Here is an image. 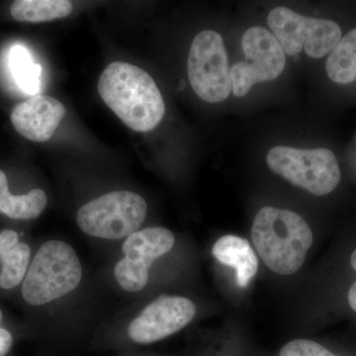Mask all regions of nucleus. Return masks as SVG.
Masks as SVG:
<instances>
[{"instance_id": "7ed1b4c3", "label": "nucleus", "mask_w": 356, "mask_h": 356, "mask_svg": "<svg viewBox=\"0 0 356 356\" xmlns=\"http://www.w3.org/2000/svg\"><path fill=\"white\" fill-rule=\"evenodd\" d=\"M81 277L83 267L76 250L67 243L49 241L33 259L21 293L29 305H44L76 289Z\"/></svg>"}, {"instance_id": "9d476101", "label": "nucleus", "mask_w": 356, "mask_h": 356, "mask_svg": "<svg viewBox=\"0 0 356 356\" xmlns=\"http://www.w3.org/2000/svg\"><path fill=\"white\" fill-rule=\"evenodd\" d=\"M196 307L179 296H161L149 304L129 325V336L138 343H153L172 336L193 320Z\"/></svg>"}, {"instance_id": "1a4fd4ad", "label": "nucleus", "mask_w": 356, "mask_h": 356, "mask_svg": "<svg viewBox=\"0 0 356 356\" xmlns=\"http://www.w3.org/2000/svg\"><path fill=\"white\" fill-rule=\"evenodd\" d=\"M175 236L170 229L154 227L137 231L129 236L122 250L125 255L114 269L115 278L124 290L138 292L149 280L153 262L168 254L175 245Z\"/></svg>"}, {"instance_id": "f257e3e1", "label": "nucleus", "mask_w": 356, "mask_h": 356, "mask_svg": "<svg viewBox=\"0 0 356 356\" xmlns=\"http://www.w3.org/2000/svg\"><path fill=\"white\" fill-rule=\"evenodd\" d=\"M98 92L129 128L149 132L163 120L165 105L153 77L125 62H113L100 76Z\"/></svg>"}, {"instance_id": "f03ea898", "label": "nucleus", "mask_w": 356, "mask_h": 356, "mask_svg": "<svg viewBox=\"0 0 356 356\" xmlns=\"http://www.w3.org/2000/svg\"><path fill=\"white\" fill-rule=\"evenodd\" d=\"M252 238L255 250L269 269L290 275L303 266L313 243V233L297 213L264 207L254 218Z\"/></svg>"}, {"instance_id": "0eeeda50", "label": "nucleus", "mask_w": 356, "mask_h": 356, "mask_svg": "<svg viewBox=\"0 0 356 356\" xmlns=\"http://www.w3.org/2000/svg\"><path fill=\"white\" fill-rule=\"evenodd\" d=\"M187 70L192 88L204 102H224L233 90L228 56L222 36L216 31L205 30L194 38Z\"/></svg>"}, {"instance_id": "f8f14e48", "label": "nucleus", "mask_w": 356, "mask_h": 356, "mask_svg": "<svg viewBox=\"0 0 356 356\" xmlns=\"http://www.w3.org/2000/svg\"><path fill=\"white\" fill-rule=\"evenodd\" d=\"M212 254L222 264L235 269L238 286L247 287L259 270V259L254 248L240 236H222L213 247Z\"/></svg>"}, {"instance_id": "39448f33", "label": "nucleus", "mask_w": 356, "mask_h": 356, "mask_svg": "<svg viewBox=\"0 0 356 356\" xmlns=\"http://www.w3.org/2000/svg\"><path fill=\"white\" fill-rule=\"evenodd\" d=\"M146 200L131 191H115L83 205L76 221L84 233L95 238L119 240L136 233L147 217Z\"/></svg>"}, {"instance_id": "dca6fc26", "label": "nucleus", "mask_w": 356, "mask_h": 356, "mask_svg": "<svg viewBox=\"0 0 356 356\" xmlns=\"http://www.w3.org/2000/svg\"><path fill=\"white\" fill-rule=\"evenodd\" d=\"M9 69L15 83L26 95H38L42 67L33 60L31 54L22 44H15L9 53Z\"/></svg>"}, {"instance_id": "6ab92c4d", "label": "nucleus", "mask_w": 356, "mask_h": 356, "mask_svg": "<svg viewBox=\"0 0 356 356\" xmlns=\"http://www.w3.org/2000/svg\"><path fill=\"white\" fill-rule=\"evenodd\" d=\"M19 243V236L13 229H3L0 232V254L6 250L13 248Z\"/></svg>"}, {"instance_id": "2eb2a0df", "label": "nucleus", "mask_w": 356, "mask_h": 356, "mask_svg": "<svg viewBox=\"0 0 356 356\" xmlns=\"http://www.w3.org/2000/svg\"><path fill=\"white\" fill-rule=\"evenodd\" d=\"M327 76L334 83L348 84L356 79V28L341 39L325 63Z\"/></svg>"}, {"instance_id": "9b49d317", "label": "nucleus", "mask_w": 356, "mask_h": 356, "mask_svg": "<svg viewBox=\"0 0 356 356\" xmlns=\"http://www.w3.org/2000/svg\"><path fill=\"white\" fill-rule=\"evenodd\" d=\"M65 112V105L56 98L36 95L16 105L10 119L14 129L25 139L44 143L53 137Z\"/></svg>"}, {"instance_id": "423d86ee", "label": "nucleus", "mask_w": 356, "mask_h": 356, "mask_svg": "<svg viewBox=\"0 0 356 356\" xmlns=\"http://www.w3.org/2000/svg\"><path fill=\"white\" fill-rule=\"evenodd\" d=\"M284 54L298 55L305 49L311 58L325 57L341 39V29L334 21L305 17L286 7H276L267 20Z\"/></svg>"}, {"instance_id": "aec40b11", "label": "nucleus", "mask_w": 356, "mask_h": 356, "mask_svg": "<svg viewBox=\"0 0 356 356\" xmlns=\"http://www.w3.org/2000/svg\"><path fill=\"white\" fill-rule=\"evenodd\" d=\"M13 343L11 332L0 327V356H6L10 350Z\"/></svg>"}, {"instance_id": "f3484780", "label": "nucleus", "mask_w": 356, "mask_h": 356, "mask_svg": "<svg viewBox=\"0 0 356 356\" xmlns=\"http://www.w3.org/2000/svg\"><path fill=\"white\" fill-rule=\"evenodd\" d=\"M31 250L25 243H18L0 255V288L13 289L23 282L30 266Z\"/></svg>"}, {"instance_id": "a211bd4d", "label": "nucleus", "mask_w": 356, "mask_h": 356, "mask_svg": "<svg viewBox=\"0 0 356 356\" xmlns=\"http://www.w3.org/2000/svg\"><path fill=\"white\" fill-rule=\"evenodd\" d=\"M280 356H337L316 341L295 339L283 346Z\"/></svg>"}, {"instance_id": "6e6552de", "label": "nucleus", "mask_w": 356, "mask_h": 356, "mask_svg": "<svg viewBox=\"0 0 356 356\" xmlns=\"http://www.w3.org/2000/svg\"><path fill=\"white\" fill-rule=\"evenodd\" d=\"M242 47L245 60L236 63L231 69L232 86L238 97L247 95L254 84L277 79L286 65L284 51L266 28L247 30Z\"/></svg>"}, {"instance_id": "ddd939ff", "label": "nucleus", "mask_w": 356, "mask_h": 356, "mask_svg": "<svg viewBox=\"0 0 356 356\" xmlns=\"http://www.w3.org/2000/svg\"><path fill=\"white\" fill-rule=\"evenodd\" d=\"M48 203L46 192L32 189L23 195H13L9 191L6 173L0 170V213L14 220H32L43 213Z\"/></svg>"}, {"instance_id": "412c9836", "label": "nucleus", "mask_w": 356, "mask_h": 356, "mask_svg": "<svg viewBox=\"0 0 356 356\" xmlns=\"http://www.w3.org/2000/svg\"><path fill=\"white\" fill-rule=\"evenodd\" d=\"M350 264L353 268L356 271V248L353 250V254H351ZM348 300L350 308L356 313V281L351 285L350 290H348Z\"/></svg>"}, {"instance_id": "20e7f679", "label": "nucleus", "mask_w": 356, "mask_h": 356, "mask_svg": "<svg viewBox=\"0 0 356 356\" xmlns=\"http://www.w3.org/2000/svg\"><path fill=\"white\" fill-rule=\"evenodd\" d=\"M266 161L273 172L315 195L331 193L341 182L337 156L325 147H274L267 154Z\"/></svg>"}, {"instance_id": "4468645a", "label": "nucleus", "mask_w": 356, "mask_h": 356, "mask_svg": "<svg viewBox=\"0 0 356 356\" xmlns=\"http://www.w3.org/2000/svg\"><path fill=\"white\" fill-rule=\"evenodd\" d=\"M69 0H17L10 7L13 19L18 22H49L65 18L72 13Z\"/></svg>"}]
</instances>
